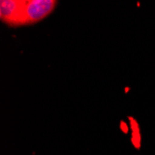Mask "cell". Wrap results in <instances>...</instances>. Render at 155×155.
I'll return each instance as SVG.
<instances>
[{
	"label": "cell",
	"mask_w": 155,
	"mask_h": 155,
	"mask_svg": "<svg viewBox=\"0 0 155 155\" xmlns=\"http://www.w3.org/2000/svg\"><path fill=\"white\" fill-rule=\"evenodd\" d=\"M128 121L130 124V129L132 131L131 143L137 150H140V148H141V133H140L139 124L132 116H128Z\"/></svg>",
	"instance_id": "cell-3"
},
{
	"label": "cell",
	"mask_w": 155,
	"mask_h": 155,
	"mask_svg": "<svg viewBox=\"0 0 155 155\" xmlns=\"http://www.w3.org/2000/svg\"><path fill=\"white\" fill-rule=\"evenodd\" d=\"M57 1L55 0H28L23 1V25L34 24L47 18L54 10Z\"/></svg>",
	"instance_id": "cell-1"
},
{
	"label": "cell",
	"mask_w": 155,
	"mask_h": 155,
	"mask_svg": "<svg viewBox=\"0 0 155 155\" xmlns=\"http://www.w3.org/2000/svg\"><path fill=\"white\" fill-rule=\"evenodd\" d=\"M23 1L2 0L0 1V18L10 26L23 25L22 21Z\"/></svg>",
	"instance_id": "cell-2"
},
{
	"label": "cell",
	"mask_w": 155,
	"mask_h": 155,
	"mask_svg": "<svg viewBox=\"0 0 155 155\" xmlns=\"http://www.w3.org/2000/svg\"><path fill=\"white\" fill-rule=\"evenodd\" d=\"M120 128H121V130H122L123 133H124V134H127L128 133L129 127H128L127 124H126L125 122L121 121V123H120Z\"/></svg>",
	"instance_id": "cell-4"
}]
</instances>
